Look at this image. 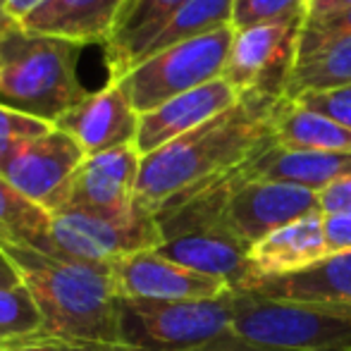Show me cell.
Segmentation results:
<instances>
[{"instance_id":"1","label":"cell","mask_w":351,"mask_h":351,"mask_svg":"<svg viewBox=\"0 0 351 351\" xmlns=\"http://www.w3.org/2000/svg\"><path fill=\"white\" fill-rule=\"evenodd\" d=\"M275 103L241 96L213 120L143 156L134 204L158 215L246 165L273 143Z\"/></svg>"},{"instance_id":"2","label":"cell","mask_w":351,"mask_h":351,"mask_svg":"<svg viewBox=\"0 0 351 351\" xmlns=\"http://www.w3.org/2000/svg\"><path fill=\"white\" fill-rule=\"evenodd\" d=\"M0 249L41 308L43 328L34 339L127 344L122 299L110 265L53 256L32 246L3 244Z\"/></svg>"},{"instance_id":"3","label":"cell","mask_w":351,"mask_h":351,"mask_svg":"<svg viewBox=\"0 0 351 351\" xmlns=\"http://www.w3.org/2000/svg\"><path fill=\"white\" fill-rule=\"evenodd\" d=\"M67 38L24 29L0 36V103L56 127L88 91L77 77L79 51Z\"/></svg>"},{"instance_id":"4","label":"cell","mask_w":351,"mask_h":351,"mask_svg":"<svg viewBox=\"0 0 351 351\" xmlns=\"http://www.w3.org/2000/svg\"><path fill=\"white\" fill-rule=\"evenodd\" d=\"M156 217L162 230L158 254L196 273L225 280L234 291L246 289L254 282L249 263L251 246L227 222L220 182Z\"/></svg>"},{"instance_id":"5","label":"cell","mask_w":351,"mask_h":351,"mask_svg":"<svg viewBox=\"0 0 351 351\" xmlns=\"http://www.w3.org/2000/svg\"><path fill=\"white\" fill-rule=\"evenodd\" d=\"M232 330L280 351H351V306L270 301L234 291Z\"/></svg>"},{"instance_id":"6","label":"cell","mask_w":351,"mask_h":351,"mask_svg":"<svg viewBox=\"0 0 351 351\" xmlns=\"http://www.w3.org/2000/svg\"><path fill=\"white\" fill-rule=\"evenodd\" d=\"M162 246L160 222L141 206L130 210H88L62 208L51 213V230L46 254L65 258L110 265L141 251H158Z\"/></svg>"},{"instance_id":"7","label":"cell","mask_w":351,"mask_h":351,"mask_svg":"<svg viewBox=\"0 0 351 351\" xmlns=\"http://www.w3.org/2000/svg\"><path fill=\"white\" fill-rule=\"evenodd\" d=\"M232 41L234 27L230 24L146 58L127 72L120 84L139 115L151 112L180 93L220 79L225 74Z\"/></svg>"},{"instance_id":"8","label":"cell","mask_w":351,"mask_h":351,"mask_svg":"<svg viewBox=\"0 0 351 351\" xmlns=\"http://www.w3.org/2000/svg\"><path fill=\"white\" fill-rule=\"evenodd\" d=\"M127 344L143 351H186L230 332L234 289L199 301H120Z\"/></svg>"},{"instance_id":"9","label":"cell","mask_w":351,"mask_h":351,"mask_svg":"<svg viewBox=\"0 0 351 351\" xmlns=\"http://www.w3.org/2000/svg\"><path fill=\"white\" fill-rule=\"evenodd\" d=\"M304 22H270L234 29L227 67L222 77L239 96L280 101L287 96L291 72L299 62V41Z\"/></svg>"},{"instance_id":"10","label":"cell","mask_w":351,"mask_h":351,"mask_svg":"<svg viewBox=\"0 0 351 351\" xmlns=\"http://www.w3.org/2000/svg\"><path fill=\"white\" fill-rule=\"evenodd\" d=\"M222 208L232 230L249 246L270 232L320 210L318 191L270 180H246L232 172L220 180Z\"/></svg>"},{"instance_id":"11","label":"cell","mask_w":351,"mask_h":351,"mask_svg":"<svg viewBox=\"0 0 351 351\" xmlns=\"http://www.w3.org/2000/svg\"><path fill=\"white\" fill-rule=\"evenodd\" d=\"M84 158V148L70 134L53 127L46 134L19 146L0 167V177L38 208L56 213Z\"/></svg>"},{"instance_id":"12","label":"cell","mask_w":351,"mask_h":351,"mask_svg":"<svg viewBox=\"0 0 351 351\" xmlns=\"http://www.w3.org/2000/svg\"><path fill=\"white\" fill-rule=\"evenodd\" d=\"M110 273L125 301H199L217 299L232 289L225 280L196 273L158 251H141L115 261Z\"/></svg>"},{"instance_id":"13","label":"cell","mask_w":351,"mask_h":351,"mask_svg":"<svg viewBox=\"0 0 351 351\" xmlns=\"http://www.w3.org/2000/svg\"><path fill=\"white\" fill-rule=\"evenodd\" d=\"M139 112L120 82H110L98 91L88 93L77 108L56 122V127L70 134L86 156L136 146Z\"/></svg>"},{"instance_id":"14","label":"cell","mask_w":351,"mask_h":351,"mask_svg":"<svg viewBox=\"0 0 351 351\" xmlns=\"http://www.w3.org/2000/svg\"><path fill=\"white\" fill-rule=\"evenodd\" d=\"M141 158L143 156L136 146L86 156L72 175L58 210H130L134 206Z\"/></svg>"},{"instance_id":"15","label":"cell","mask_w":351,"mask_h":351,"mask_svg":"<svg viewBox=\"0 0 351 351\" xmlns=\"http://www.w3.org/2000/svg\"><path fill=\"white\" fill-rule=\"evenodd\" d=\"M239 91L227 82L225 77L208 82L194 91L180 93L170 98L156 110L143 112L139 117V134H136V148L141 156L158 151L165 143L175 141L177 136L196 130L204 122L225 112L234 103H239Z\"/></svg>"},{"instance_id":"16","label":"cell","mask_w":351,"mask_h":351,"mask_svg":"<svg viewBox=\"0 0 351 351\" xmlns=\"http://www.w3.org/2000/svg\"><path fill=\"white\" fill-rule=\"evenodd\" d=\"M330 256L332 254H330L328 239H325L323 213L299 217V220L270 232L268 237H263L251 246L249 263L254 282L249 287H254L261 280L301 273V270L311 268Z\"/></svg>"},{"instance_id":"17","label":"cell","mask_w":351,"mask_h":351,"mask_svg":"<svg viewBox=\"0 0 351 351\" xmlns=\"http://www.w3.org/2000/svg\"><path fill=\"white\" fill-rule=\"evenodd\" d=\"M246 180H270L296 184L311 191H323L335 182L351 177V153L332 151H291L270 143L237 170Z\"/></svg>"},{"instance_id":"18","label":"cell","mask_w":351,"mask_h":351,"mask_svg":"<svg viewBox=\"0 0 351 351\" xmlns=\"http://www.w3.org/2000/svg\"><path fill=\"white\" fill-rule=\"evenodd\" d=\"M127 0H46L19 29L74 41L79 46L103 43L110 38Z\"/></svg>"},{"instance_id":"19","label":"cell","mask_w":351,"mask_h":351,"mask_svg":"<svg viewBox=\"0 0 351 351\" xmlns=\"http://www.w3.org/2000/svg\"><path fill=\"white\" fill-rule=\"evenodd\" d=\"M189 0H127L106 41V67L110 82H120L141 62L143 51L158 32Z\"/></svg>"},{"instance_id":"20","label":"cell","mask_w":351,"mask_h":351,"mask_svg":"<svg viewBox=\"0 0 351 351\" xmlns=\"http://www.w3.org/2000/svg\"><path fill=\"white\" fill-rule=\"evenodd\" d=\"M241 291H251L270 301L351 306V251L330 256L301 273L261 280Z\"/></svg>"},{"instance_id":"21","label":"cell","mask_w":351,"mask_h":351,"mask_svg":"<svg viewBox=\"0 0 351 351\" xmlns=\"http://www.w3.org/2000/svg\"><path fill=\"white\" fill-rule=\"evenodd\" d=\"M273 141L291 151L351 153V130L330 117L301 106L294 98H282L273 108Z\"/></svg>"},{"instance_id":"22","label":"cell","mask_w":351,"mask_h":351,"mask_svg":"<svg viewBox=\"0 0 351 351\" xmlns=\"http://www.w3.org/2000/svg\"><path fill=\"white\" fill-rule=\"evenodd\" d=\"M351 84V34L335 38L320 51L296 62L291 72L287 98H296L308 91H328Z\"/></svg>"},{"instance_id":"23","label":"cell","mask_w":351,"mask_h":351,"mask_svg":"<svg viewBox=\"0 0 351 351\" xmlns=\"http://www.w3.org/2000/svg\"><path fill=\"white\" fill-rule=\"evenodd\" d=\"M232 3L234 0H189L160 32L153 36V41L146 46L143 58L162 53L172 46H180L191 38H199L204 34L217 32L222 27L232 24Z\"/></svg>"},{"instance_id":"24","label":"cell","mask_w":351,"mask_h":351,"mask_svg":"<svg viewBox=\"0 0 351 351\" xmlns=\"http://www.w3.org/2000/svg\"><path fill=\"white\" fill-rule=\"evenodd\" d=\"M51 213L38 208L0 177V246L17 244L46 249Z\"/></svg>"},{"instance_id":"25","label":"cell","mask_w":351,"mask_h":351,"mask_svg":"<svg viewBox=\"0 0 351 351\" xmlns=\"http://www.w3.org/2000/svg\"><path fill=\"white\" fill-rule=\"evenodd\" d=\"M43 315L24 282L0 287V344H14L38 337Z\"/></svg>"},{"instance_id":"26","label":"cell","mask_w":351,"mask_h":351,"mask_svg":"<svg viewBox=\"0 0 351 351\" xmlns=\"http://www.w3.org/2000/svg\"><path fill=\"white\" fill-rule=\"evenodd\" d=\"M311 0H234L232 3V27H258L270 22H306Z\"/></svg>"},{"instance_id":"27","label":"cell","mask_w":351,"mask_h":351,"mask_svg":"<svg viewBox=\"0 0 351 351\" xmlns=\"http://www.w3.org/2000/svg\"><path fill=\"white\" fill-rule=\"evenodd\" d=\"M48 130H53V125L36 120V117H29L0 103V167L12 158V153L19 146L46 134Z\"/></svg>"},{"instance_id":"28","label":"cell","mask_w":351,"mask_h":351,"mask_svg":"<svg viewBox=\"0 0 351 351\" xmlns=\"http://www.w3.org/2000/svg\"><path fill=\"white\" fill-rule=\"evenodd\" d=\"M351 34V8L347 12L337 14V17L323 19V22H304L301 29V41H299V60L308 58L311 53L320 51L335 38H342Z\"/></svg>"},{"instance_id":"29","label":"cell","mask_w":351,"mask_h":351,"mask_svg":"<svg viewBox=\"0 0 351 351\" xmlns=\"http://www.w3.org/2000/svg\"><path fill=\"white\" fill-rule=\"evenodd\" d=\"M301 106L311 108V110L320 112V115L330 117L337 125L351 130V84L339 88H328V91H308L296 96Z\"/></svg>"},{"instance_id":"30","label":"cell","mask_w":351,"mask_h":351,"mask_svg":"<svg viewBox=\"0 0 351 351\" xmlns=\"http://www.w3.org/2000/svg\"><path fill=\"white\" fill-rule=\"evenodd\" d=\"M0 351H143L132 344H108V342H82V339H24L14 344H0Z\"/></svg>"},{"instance_id":"31","label":"cell","mask_w":351,"mask_h":351,"mask_svg":"<svg viewBox=\"0 0 351 351\" xmlns=\"http://www.w3.org/2000/svg\"><path fill=\"white\" fill-rule=\"evenodd\" d=\"M325 239H328L330 254H344L351 251V213H335L323 215Z\"/></svg>"},{"instance_id":"32","label":"cell","mask_w":351,"mask_h":351,"mask_svg":"<svg viewBox=\"0 0 351 351\" xmlns=\"http://www.w3.org/2000/svg\"><path fill=\"white\" fill-rule=\"evenodd\" d=\"M186 351H280V349L251 342V339L237 335L234 330H230V332H222V335H217V337L208 339V342L199 344V347H194V349H186Z\"/></svg>"},{"instance_id":"33","label":"cell","mask_w":351,"mask_h":351,"mask_svg":"<svg viewBox=\"0 0 351 351\" xmlns=\"http://www.w3.org/2000/svg\"><path fill=\"white\" fill-rule=\"evenodd\" d=\"M320 210L323 215L335 213H351V177L335 182L332 186L320 191Z\"/></svg>"},{"instance_id":"34","label":"cell","mask_w":351,"mask_h":351,"mask_svg":"<svg viewBox=\"0 0 351 351\" xmlns=\"http://www.w3.org/2000/svg\"><path fill=\"white\" fill-rule=\"evenodd\" d=\"M351 8V0H311L306 22H323V19L337 17Z\"/></svg>"},{"instance_id":"35","label":"cell","mask_w":351,"mask_h":351,"mask_svg":"<svg viewBox=\"0 0 351 351\" xmlns=\"http://www.w3.org/2000/svg\"><path fill=\"white\" fill-rule=\"evenodd\" d=\"M43 3H46V0H8L5 10H8V17L14 22V27H19L22 19H27L29 14L36 8H41Z\"/></svg>"},{"instance_id":"36","label":"cell","mask_w":351,"mask_h":351,"mask_svg":"<svg viewBox=\"0 0 351 351\" xmlns=\"http://www.w3.org/2000/svg\"><path fill=\"white\" fill-rule=\"evenodd\" d=\"M19 275L17 270H14V265L10 263V258L3 254V249H0V287H14L19 285Z\"/></svg>"},{"instance_id":"37","label":"cell","mask_w":351,"mask_h":351,"mask_svg":"<svg viewBox=\"0 0 351 351\" xmlns=\"http://www.w3.org/2000/svg\"><path fill=\"white\" fill-rule=\"evenodd\" d=\"M5 5H8V0H0V36H3V34H8V32H12V29H17L12 19L8 17V10H5Z\"/></svg>"}]
</instances>
